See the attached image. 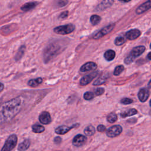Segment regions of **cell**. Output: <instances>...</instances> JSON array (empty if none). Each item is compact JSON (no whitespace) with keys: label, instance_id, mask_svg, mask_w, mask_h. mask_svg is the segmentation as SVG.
<instances>
[{"label":"cell","instance_id":"cell-20","mask_svg":"<svg viewBox=\"0 0 151 151\" xmlns=\"http://www.w3.org/2000/svg\"><path fill=\"white\" fill-rule=\"evenodd\" d=\"M25 50V45H21L19 48V49H18V51H17V54H16V55H15V57H14L15 60L16 61H19L22 57V56L24 54Z\"/></svg>","mask_w":151,"mask_h":151},{"label":"cell","instance_id":"cell-2","mask_svg":"<svg viewBox=\"0 0 151 151\" xmlns=\"http://www.w3.org/2000/svg\"><path fill=\"white\" fill-rule=\"evenodd\" d=\"M62 48V45L58 41L50 42L44 51L43 58L44 62L45 63H48L60 52Z\"/></svg>","mask_w":151,"mask_h":151},{"label":"cell","instance_id":"cell-3","mask_svg":"<svg viewBox=\"0 0 151 151\" xmlns=\"http://www.w3.org/2000/svg\"><path fill=\"white\" fill-rule=\"evenodd\" d=\"M145 47L143 45L137 46L134 47L130 51L129 55L124 59V63L126 64H129L132 63L134 60L140 56L145 51Z\"/></svg>","mask_w":151,"mask_h":151},{"label":"cell","instance_id":"cell-26","mask_svg":"<svg viewBox=\"0 0 151 151\" xmlns=\"http://www.w3.org/2000/svg\"><path fill=\"white\" fill-rule=\"evenodd\" d=\"M100 21H101V17L99 15H97L96 14L91 15L90 18V21L93 25H96L98 24L100 22Z\"/></svg>","mask_w":151,"mask_h":151},{"label":"cell","instance_id":"cell-23","mask_svg":"<svg viewBox=\"0 0 151 151\" xmlns=\"http://www.w3.org/2000/svg\"><path fill=\"white\" fill-rule=\"evenodd\" d=\"M95 132H96L95 127L92 125H89L87 126L84 130V134L88 136H91L93 135L95 133Z\"/></svg>","mask_w":151,"mask_h":151},{"label":"cell","instance_id":"cell-30","mask_svg":"<svg viewBox=\"0 0 151 151\" xmlns=\"http://www.w3.org/2000/svg\"><path fill=\"white\" fill-rule=\"evenodd\" d=\"M126 42V38L123 37H118L114 40V44L117 45H122Z\"/></svg>","mask_w":151,"mask_h":151},{"label":"cell","instance_id":"cell-39","mask_svg":"<svg viewBox=\"0 0 151 151\" xmlns=\"http://www.w3.org/2000/svg\"><path fill=\"white\" fill-rule=\"evenodd\" d=\"M147 58L149 60H151V52H150L147 54Z\"/></svg>","mask_w":151,"mask_h":151},{"label":"cell","instance_id":"cell-13","mask_svg":"<svg viewBox=\"0 0 151 151\" xmlns=\"http://www.w3.org/2000/svg\"><path fill=\"white\" fill-rule=\"evenodd\" d=\"M150 95V91L147 88H142L138 92V98L141 102H145Z\"/></svg>","mask_w":151,"mask_h":151},{"label":"cell","instance_id":"cell-36","mask_svg":"<svg viewBox=\"0 0 151 151\" xmlns=\"http://www.w3.org/2000/svg\"><path fill=\"white\" fill-rule=\"evenodd\" d=\"M97 130L99 132H104L106 130V127L103 124H100L97 126Z\"/></svg>","mask_w":151,"mask_h":151},{"label":"cell","instance_id":"cell-28","mask_svg":"<svg viewBox=\"0 0 151 151\" xmlns=\"http://www.w3.org/2000/svg\"><path fill=\"white\" fill-rule=\"evenodd\" d=\"M107 80V77L106 76H101L99 78H98L94 83V86H99L102 84H104Z\"/></svg>","mask_w":151,"mask_h":151},{"label":"cell","instance_id":"cell-16","mask_svg":"<svg viewBox=\"0 0 151 151\" xmlns=\"http://www.w3.org/2000/svg\"><path fill=\"white\" fill-rule=\"evenodd\" d=\"M38 3L37 2H27L25 3V4H24L21 7V9L23 11H30L32 9H34L37 5Z\"/></svg>","mask_w":151,"mask_h":151},{"label":"cell","instance_id":"cell-38","mask_svg":"<svg viewBox=\"0 0 151 151\" xmlns=\"http://www.w3.org/2000/svg\"><path fill=\"white\" fill-rule=\"evenodd\" d=\"M4 84L0 82V93L4 90Z\"/></svg>","mask_w":151,"mask_h":151},{"label":"cell","instance_id":"cell-41","mask_svg":"<svg viewBox=\"0 0 151 151\" xmlns=\"http://www.w3.org/2000/svg\"><path fill=\"white\" fill-rule=\"evenodd\" d=\"M147 86H148V87H149V88H151V79H150V81H149Z\"/></svg>","mask_w":151,"mask_h":151},{"label":"cell","instance_id":"cell-18","mask_svg":"<svg viewBox=\"0 0 151 151\" xmlns=\"http://www.w3.org/2000/svg\"><path fill=\"white\" fill-rule=\"evenodd\" d=\"M115 56H116V52L113 50H108L104 54V58L108 61H112L114 58Z\"/></svg>","mask_w":151,"mask_h":151},{"label":"cell","instance_id":"cell-32","mask_svg":"<svg viewBox=\"0 0 151 151\" xmlns=\"http://www.w3.org/2000/svg\"><path fill=\"white\" fill-rule=\"evenodd\" d=\"M133 100L129 98H123L121 100H120V103L123 104H129L133 103Z\"/></svg>","mask_w":151,"mask_h":151},{"label":"cell","instance_id":"cell-31","mask_svg":"<svg viewBox=\"0 0 151 151\" xmlns=\"http://www.w3.org/2000/svg\"><path fill=\"white\" fill-rule=\"evenodd\" d=\"M94 97V94L91 91H87L84 94V99L86 100H92Z\"/></svg>","mask_w":151,"mask_h":151},{"label":"cell","instance_id":"cell-12","mask_svg":"<svg viewBox=\"0 0 151 151\" xmlns=\"http://www.w3.org/2000/svg\"><path fill=\"white\" fill-rule=\"evenodd\" d=\"M141 34V32L138 29H132L125 34V37L126 38L130 40H134L136 38H137Z\"/></svg>","mask_w":151,"mask_h":151},{"label":"cell","instance_id":"cell-6","mask_svg":"<svg viewBox=\"0 0 151 151\" xmlns=\"http://www.w3.org/2000/svg\"><path fill=\"white\" fill-rule=\"evenodd\" d=\"M122 132V127L120 125H114L106 130V135L109 137H114L119 136Z\"/></svg>","mask_w":151,"mask_h":151},{"label":"cell","instance_id":"cell-27","mask_svg":"<svg viewBox=\"0 0 151 151\" xmlns=\"http://www.w3.org/2000/svg\"><path fill=\"white\" fill-rule=\"evenodd\" d=\"M107 120L109 123H113L117 120V116L115 113H111L107 116Z\"/></svg>","mask_w":151,"mask_h":151},{"label":"cell","instance_id":"cell-37","mask_svg":"<svg viewBox=\"0 0 151 151\" xmlns=\"http://www.w3.org/2000/svg\"><path fill=\"white\" fill-rule=\"evenodd\" d=\"M54 143H56V144H59V143H60L61 142V138L60 137H59V136H57V137H55L54 138Z\"/></svg>","mask_w":151,"mask_h":151},{"label":"cell","instance_id":"cell-29","mask_svg":"<svg viewBox=\"0 0 151 151\" xmlns=\"http://www.w3.org/2000/svg\"><path fill=\"white\" fill-rule=\"evenodd\" d=\"M124 69V68L123 65H117L114 68V72H113V74L114 76H119V75L120 74V73H122Z\"/></svg>","mask_w":151,"mask_h":151},{"label":"cell","instance_id":"cell-1","mask_svg":"<svg viewBox=\"0 0 151 151\" xmlns=\"http://www.w3.org/2000/svg\"><path fill=\"white\" fill-rule=\"evenodd\" d=\"M23 103V99L18 96L4 102L0 106V123L11 121L20 111Z\"/></svg>","mask_w":151,"mask_h":151},{"label":"cell","instance_id":"cell-43","mask_svg":"<svg viewBox=\"0 0 151 151\" xmlns=\"http://www.w3.org/2000/svg\"><path fill=\"white\" fill-rule=\"evenodd\" d=\"M150 48H151V44H150Z\"/></svg>","mask_w":151,"mask_h":151},{"label":"cell","instance_id":"cell-21","mask_svg":"<svg viewBox=\"0 0 151 151\" xmlns=\"http://www.w3.org/2000/svg\"><path fill=\"white\" fill-rule=\"evenodd\" d=\"M137 113V111L136 109H129L127 110H126L123 112H122L120 113V116L122 117L123 118H125L129 116H133L136 114Z\"/></svg>","mask_w":151,"mask_h":151},{"label":"cell","instance_id":"cell-25","mask_svg":"<svg viewBox=\"0 0 151 151\" xmlns=\"http://www.w3.org/2000/svg\"><path fill=\"white\" fill-rule=\"evenodd\" d=\"M114 2V0H103L101 3L100 4L99 6L100 7V9H103L107 8L110 7L113 5Z\"/></svg>","mask_w":151,"mask_h":151},{"label":"cell","instance_id":"cell-15","mask_svg":"<svg viewBox=\"0 0 151 151\" xmlns=\"http://www.w3.org/2000/svg\"><path fill=\"white\" fill-rule=\"evenodd\" d=\"M97 65L95 63L90 61V62H87V63H85L81 67L80 71L83 72V73L90 71L94 70L95 69L97 68Z\"/></svg>","mask_w":151,"mask_h":151},{"label":"cell","instance_id":"cell-42","mask_svg":"<svg viewBox=\"0 0 151 151\" xmlns=\"http://www.w3.org/2000/svg\"><path fill=\"white\" fill-rule=\"evenodd\" d=\"M149 104H150V107H151V100H150V102H149Z\"/></svg>","mask_w":151,"mask_h":151},{"label":"cell","instance_id":"cell-40","mask_svg":"<svg viewBox=\"0 0 151 151\" xmlns=\"http://www.w3.org/2000/svg\"><path fill=\"white\" fill-rule=\"evenodd\" d=\"M119 1L122 2H130L131 0H119Z\"/></svg>","mask_w":151,"mask_h":151},{"label":"cell","instance_id":"cell-17","mask_svg":"<svg viewBox=\"0 0 151 151\" xmlns=\"http://www.w3.org/2000/svg\"><path fill=\"white\" fill-rule=\"evenodd\" d=\"M30 140L29 139H25L19 144L18 150L19 151H25L28 149V147L30 146Z\"/></svg>","mask_w":151,"mask_h":151},{"label":"cell","instance_id":"cell-35","mask_svg":"<svg viewBox=\"0 0 151 151\" xmlns=\"http://www.w3.org/2000/svg\"><path fill=\"white\" fill-rule=\"evenodd\" d=\"M68 11H64V12H61L60 14V15H59L58 18H61V19H65L68 17Z\"/></svg>","mask_w":151,"mask_h":151},{"label":"cell","instance_id":"cell-5","mask_svg":"<svg viewBox=\"0 0 151 151\" xmlns=\"http://www.w3.org/2000/svg\"><path fill=\"white\" fill-rule=\"evenodd\" d=\"M75 29V25L72 24H68L64 25H60L54 28V32L58 34L66 35L72 32Z\"/></svg>","mask_w":151,"mask_h":151},{"label":"cell","instance_id":"cell-14","mask_svg":"<svg viewBox=\"0 0 151 151\" xmlns=\"http://www.w3.org/2000/svg\"><path fill=\"white\" fill-rule=\"evenodd\" d=\"M151 8V0H148L137 7L136 11L137 14H141Z\"/></svg>","mask_w":151,"mask_h":151},{"label":"cell","instance_id":"cell-22","mask_svg":"<svg viewBox=\"0 0 151 151\" xmlns=\"http://www.w3.org/2000/svg\"><path fill=\"white\" fill-rule=\"evenodd\" d=\"M14 26H15V25L12 24V25H6V26L2 27L1 30V34H4H4L6 35V34H10L11 32H12L14 30Z\"/></svg>","mask_w":151,"mask_h":151},{"label":"cell","instance_id":"cell-33","mask_svg":"<svg viewBox=\"0 0 151 151\" xmlns=\"http://www.w3.org/2000/svg\"><path fill=\"white\" fill-rule=\"evenodd\" d=\"M95 94L96 96H100L101 94H103L104 92V88H102V87H99V88H97L95 91Z\"/></svg>","mask_w":151,"mask_h":151},{"label":"cell","instance_id":"cell-9","mask_svg":"<svg viewBox=\"0 0 151 151\" xmlns=\"http://www.w3.org/2000/svg\"><path fill=\"white\" fill-rule=\"evenodd\" d=\"M87 141V137L81 134H78L74 136L72 140V143L76 147H80L83 145Z\"/></svg>","mask_w":151,"mask_h":151},{"label":"cell","instance_id":"cell-11","mask_svg":"<svg viewBox=\"0 0 151 151\" xmlns=\"http://www.w3.org/2000/svg\"><path fill=\"white\" fill-rule=\"evenodd\" d=\"M39 120L43 124H48L51 122L50 114L46 111H42L39 115Z\"/></svg>","mask_w":151,"mask_h":151},{"label":"cell","instance_id":"cell-7","mask_svg":"<svg viewBox=\"0 0 151 151\" xmlns=\"http://www.w3.org/2000/svg\"><path fill=\"white\" fill-rule=\"evenodd\" d=\"M115 26V24H110L105 27H104L103 28H102L101 29H100L93 37V38L94 40H98L101 38V37H103V36H104L105 35L109 34L110 32H111L114 27Z\"/></svg>","mask_w":151,"mask_h":151},{"label":"cell","instance_id":"cell-34","mask_svg":"<svg viewBox=\"0 0 151 151\" xmlns=\"http://www.w3.org/2000/svg\"><path fill=\"white\" fill-rule=\"evenodd\" d=\"M68 2V0H58L57 2V5L60 7H63L65 6Z\"/></svg>","mask_w":151,"mask_h":151},{"label":"cell","instance_id":"cell-24","mask_svg":"<svg viewBox=\"0 0 151 151\" xmlns=\"http://www.w3.org/2000/svg\"><path fill=\"white\" fill-rule=\"evenodd\" d=\"M32 130L34 133H41L44 132L45 128L42 125H40L38 124H35L32 126Z\"/></svg>","mask_w":151,"mask_h":151},{"label":"cell","instance_id":"cell-19","mask_svg":"<svg viewBox=\"0 0 151 151\" xmlns=\"http://www.w3.org/2000/svg\"><path fill=\"white\" fill-rule=\"evenodd\" d=\"M42 83V78L41 77H38L34 79H31L28 81V85L29 87H35Z\"/></svg>","mask_w":151,"mask_h":151},{"label":"cell","instance_id":"cell-10","mask_svg":"<svg viewBox=\"0 0 151 151\" xmlns=\"http://www.w3.org/2000/svg\"><path fill=\"white\" fill-rule=\"evenodd\" d=\"M79 125H80L79 123H76V124H73L70 127H68L67 126H64V125L60 126L55 129V133H57L58 134H64L67 133V132H68L71 129L78 127Z\"/></svg>","mask_w":151,"mask_h":151},{"label":"cell","instance_id":"cell-8","mask_svg":"<svg viewBox=\"0 0 151 151\" xmlns=\"http://www.w3.org/2000/svg\"><path fill=\"white\" fill-rule=\"evenodd\" d=\"M98 74L97 71H94L88 74L83 76L80 80V84L81 86H86L89 84Z\"/></svg>","mask_w":151,"mask_h":151},{"label":"cell","instance_id":"cell-4","mask_svg":"<svg viewBox=\"0 0 151 151\" xmlns=\"http://www.w3.org/2000/svg\"><path fill=\"white\" fill-rule=\"evenodd\" d=\"M18 137L15 134L10 135L6 140L1 151H11L17 144Z\"/></svg>","mask_w":151,"mask_h":151}]
</instances>
